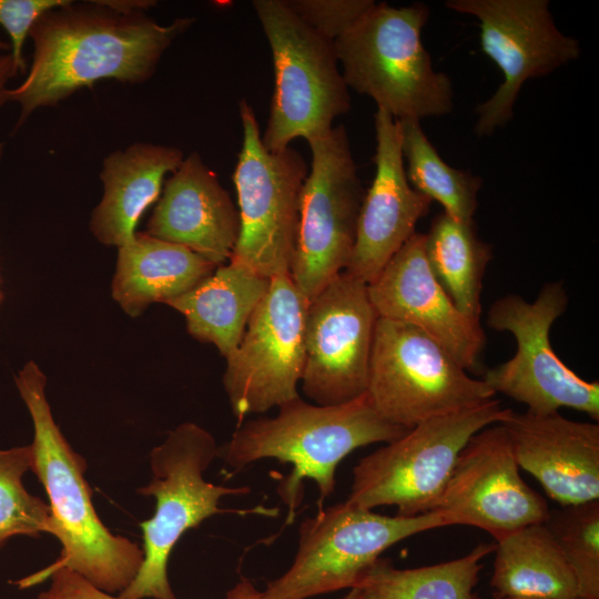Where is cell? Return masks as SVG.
I'll return each instance as SVG.
<instances>
[{
	"label": "cell",
	"instance_id": "obj_8",
	"mask_svg": "<svg viewBox=\"0 0 599 599\" xmlns=\"http://www.w3.org/2000/svg\"><path fill=\"white\" fill-rule=\"evenodd\" d=\"M366 395L386 422L410 429L422 422L477 406L495 397L418 328L378 317Z\"/></svg>",
	"mask_w": 599,
	"mask_h": 599
},
{
	"label": "cell",
	"instance_id": "obj_24",
	"mask_svg": "<svg viewBox=\"0 0 599 599\" xmlns=\"http://www.w3.org/2000/svg\"><path fill=\"white\" fill-rule=\"evenodd\" d=\"M494 551L495 598L579 599L575 573L545 522L496 539Z\"/></svg>",
	"mask_w": 599,
	"mask_h": 599
},
{
	"label": "cell",
	"instance_id": "obj_4",
	"mask_svg": "<svg viewBox=\"0 0 599 599\" xmlns=\"http://www.w3.org/2000/svg\"><path fill=\"white\" fill-rule=\"evenodd\" d=\"M429 9L376 3L333 41L347 88L370 97L395 120H417L451 112L450 79L435 71L422 42Z\"/></svg>",
	"mask_w": 599,
	"mask_h": 599
},
{
	"label": "cell",
	"instance_id": "obj_27",
	"mask_svg": "<svg viewBox=\"0 0 599 599\" xmlns=\"http://www.w3.org/2000/svg\"><path fill=\"white\" fill-rule=\"evenodd\" d=\"M400 149L409 184L456 220L473 222L483 180L469 171L448 165L417 120H397Z\"/></svg>",
	"mask_w": 599,
	"mask_h": 599
},
{
	"label": "cell",
	"instance_id": "obj_37",
	"mask_svg": "<svg viewBox=\"0 0 599 599\" xmlns=\"http://www.w3.org/2000/svg\"><path fill=\"white\" fill-rule=\"evenodd\" d=\"M3 149H4L3 143L0 141V161L3 156Z\"/></svg>",
	"mask_w": 599,
	"mask_h": 599
},
{
	"label": "cell",
	"instance_id": "obj_10",
	"mask_svg": "<svg viewBox=\"0 0 599 599\" xmlns=\"http://www.w3.org/2000/svg\"><path fill=\"white\" fill-rule=\"evenodd\" d=\"M243 142L233 173L240 233L230 261L265 277L288 274L295 250L307 164L291 146L270 152L255 113L238 103Z\"/></svg>",
	"mask_w": 599,
	"mask_h": 599
},
{
	"label": "cell",
	"instance_id": "obj_7",
	"mask_svg": "<svg viewBox=\"0 0 599 599\" xmlns=\"http://www.w3.org/2000/svg\"><path fill=\"white\" fill-rule=\"evenodd\" d=\"M510 410L491 398L419 423L358 461L347 500L367 509L395 506L404 517L433 512L470 437Z\"/></svg>",
	"mask_w": 599,
	"mask_h": 599
},
{
	"label": "cell",
	"instance_id": "obj_3",
	"mask_svg": "<svg viewBox=\"0 0 599 599\" xmlns=\"http://www.w3.org/2000/svg\"><path fill=\"white\" fill-rule=\"evenodd\" d=\"M408 429L383 419L366 393L351 402L322 406L300 396L278 406L274 417L244 420L219 447L217 457L234 471L264 459L291 464L292 473L277 487L292 522L304 497V479L318 487V509L335 490L338 464L356 448L389 443Z\"/></svg>",
	"mask_w": 599,
	"mask_h": 599
},
{
	"label": "cell",
	"instance_id": "obj_14",
	"mask_svg": "<svg viewBox=\"0 0 599 599\" xmlns=\"http://www.w3.org/2000/svg\"><path fill=\"white\" fill-rule=\"evenodd\" d=\"M445 6L477 18L480 45L501 70L497 91L476 108L475 132L489 136L514 116L522 84L577 60L579 42L556 27L548 0H448Z\"/></svg>",
	"mask_w": 599,
	"mask_h": 599
},
{
	"label": "cell",
	"instance_id": "obj_36",
	"mask_svg": "<svg viewBox=\"0 0 599 599\" xmlns=\"http://www.w3.org/2000/svg\"><path fill=\"white\" fill-rule=\"evenodd\" d=\"M500 599H538V598H528V597H505Z\"/></svg>",
	"mask_w": 599,
	"mask_h": 599
},
{
	"label": "cell",
	"instance_id": "obj_34",
	"mask_svg": "<svg viewBox=\"0 0 599 599\" xmlns=\"http://www.w3.org/2000/svg\"><path fill=\"white\" fill-rule=\"evenodd\" d=\"M342 599H369V598L362 589L352 588L351 591Z\"/></svg>",
	"mask_w": 599,
	"mask_h": 599
},
{
	"label": "cell",
	"instance_id": "obj_12",
	"mask_svg": "<svg viewBox=\"0 0 599 599\" xmlns=\"http://www.w3.org/2000/svg\"><path fill=\"white\" fill-rule=\"evenodd\" d=\"M307 143L312 163L302 189L288 274L309 302L346 270L365 191L344 125L333 126Z\"/></svg>",
	"mask_w": 599,
	"mask_h": 599
},
{
	"label": "cell",
	"instance_id": "obj_16",
	"mask_svg": "<svg viewBox=\"0 0 599 599\" xmlns=\"http://www.w3.org/2000/svg\"><path fill=\"white\" fill-rule=\"evenodd\" d=\"M549 510L546 499L521 478L501 424L485 427L470 437L434 509L450 525L480 528L495 540L545 522Z\"/></svg>",
	"mask_w": 599,
	"mask_h": 599
},
{
	"label": "cell",
	"instance_id": "obj_13",
	"mask_svg": "<svg viewBox=\"0 0 599 599\" xmlns=\"http://www.w3.org/2000/svg\"><path fill=\"white\" fill-rule=\"evenodd\" d=\"M307 305L290 274L271 277L238 346L225 358L223 385L237 425L300 396Z\"/></svg>",
	"mask_w": 599,
	"mask_h": 599
},
{
	"label": "cell",
	"instance_id": "obj_17",
	"mask_svg": "<svg viewBox=\"0 0 599 599\" xmlns=\"http://www.w3.org/2000/svg\"><path fill=\"white\" fill-rule=\"evenodd\" d=\"M425 234L414 233L367 285L378 317L409 324L440 344L466 370H476L486 344L480 323L461 313L428 264Z\"/></svg>",
	"mask_w": 599,
	"mask_h": 599
},
{
	"label": "cell",
	"instance_id": "obj_39",
	"mask_svg": "<svg viewBox=\"0 0 599 599\" xmlns=\"http://www.w3.org/2000/svg\"><path fill=\"white\" fill-rule=\"evenodd\" d=\"M0 548H1V546H0Z\"/></svg>",
	"mask_w": 599,
	"mask_h": 599
},
{
	"label": "cell",
	"instance_id": "obj_11",
	"mask_svg": "<svg viewBox=\"0 0 599 599\" xmlns=\"http://www.w3.org/2000/svg\"><path fill=\"white\" fill-rule=\"evenodd\" d=\"M568 296L561 282H548L529 303L509 294L489 308L487 325L510 333L515 355L485 372L483 380L496 394H504L537 415L572 408L599 419V382L578 376L556 355L550 329L566 311Z\"/></svg>",
	"mask_w": 599,
	"mask_h": 599
},
{
	"label": "cell",
	"instance_id": "obj_26",
	"mask_svg": "<svg viewBox=\"0 0 599 599\" xmlns=\"http://www.w3.org/2000/svg\"><path fill=\"white\" fill-rule=\"evenodd\" d=\"M495 544H480L464 557L410 569H397L379 558L354 588L369 599H480L475 591L483 559Z\"/></svg>",
	"mask_w": 599,
	"mask_h": 599
},
{
	"label": "cell",
	"instance_id": "obj_9",
	"mask_svg": "<svg viewBox=\"0 0 599 599\" xmlns=\"http://www.w3.org/2000/svg\"><path fill=\"white\" fill-rule=\"evenodd\" d=\"M450 526L438 512L415 517L384 516L348 500L318 509L298 529L294 561L268 582L265 599H307L354 588L362 576L396 542Z\"/></svg>",
	"mask_w": 599,
	"mask_h": 599
},
{
	"label": "cell",
	"instance_id": "obj_6",
	"mask_svg": "<svg viewBox=\"0 0 599 599\" xmlns=\"http://www.w3.org/2000/svg\"><path fill=\"white\" fill-rule=\"evenodd\" d=\"M268 41L275 88L262 142L270 152L290 148L333 128L351 109L348 88L333 41L303 22L285 0L252 2Z\"/></svg>",
	"mask_w": 599,
	"mask_h": 599
},
{
	"label": "cell",
	"instance_id": "obj_32",
	"mask_svg": "<svg viewBox=\"0 0 599 599\" xmlns=\"http://www.w3.org/2000/svg\"><path fill=\"white\" fill-rule=\"evenodd\" d=\"M37 577L40 582L51 579L49 589L42 591L38 599H121L119 596L97 589L81 576L64 567L40 570ZM226 599L265 598L263 591L256 589L248 580H242L227 592Z\"/></svg>",
	"mask_w": 599,
	"mask_h": 599
},
{
	"label": "cell",
	"instance_id": "obj_30",
	"mask_svg": "<svg viewBox=\"0 0 599 599\" xmlns=\"http://www.w3.org/2000/svg\"><path fill=\"white\" fill-rule=\"evenodd\" d=\"M309 28L334 41L373 6V0H285Z\"/></svg>",
	"mask_w": 599,
	"mask_h": 599
},
{
	"label": "cell",
	"instance_id": "obj_23",
	"mask_svg": "<svg viewBox=\"0 0 599 599\" xmlns=\"http://www.w3.org/2000/svg\"><path fill=\"white\" fill-rule=\"evenodd\" d=\"M271 278L229 261L186 293L165 304L180 312L191 336L229 357L268 290Z\"/></svg>",
	"mask_w": 599,
	"mask_h": 599
},
{
	"label": "cell",
	"instance_id": "obj_19",
	"mask_svg": "<svg viewBox=\"0 0 599 599\" xmlns=\"http://www.w3.org/2000/svg\"><path fill=\"white\" fill-rule=\"evenodd\" d=\"M501 424L519 468L561 506L599 500V425L510 410Z\"/></svg>",
	"mask_w": 599,
	"mask_h": 599
},
{
	"label": "cell",
	"instance_id": "obj_25",
	"mask_svg": "<svg viewBox=\"0 0 599 599\" xmlns=\"http://www.w3.org/2000/svg\"><path fill=\"white\" fill-rule=\"evenodd\" d=\"M424 247L433 274L456 307L480 323L483 278L493 250L478 237L474 222L443 211L425 234Z\"/></svg>",
	"mask_w": 599,
	"mask_h": 599
},
{
	"label": "cell",
	"instance_id": "obj_15",
	"mask_svg": "<svg viewBox=\"0 0 599 599\" xmlns=\"http://www.w3.org/2000/svg\"><path fill=\"white\" fill-rule=\"evenodd\" d=\"M377 318L367 284L345 271L308 302L301 379L306 397L331 406L366 393Z\"/></svg>",
	"mask_w": 599,
	"mask_h": 599
},
{
	"label": "cell",
	"instance_id": "obj_5",
	"mask_svg": "<svg viewBox=\"0 0 599 599\" xmlns=\"http://www.w3.org/2000/svg\"><path fill=\"white\" fill-rule=\"evenodd\" d=\"M211 433L194 423H183L150 453L152 479L136 490L155 499L153 516L143 520V562L119 597L121 599H175L167 577L170 555L180 538L205 519L225 512L275 516L277 508L222 509L225 496L245 495L248 487H225L204 479L217 457Z\"/></svg>",
	"mask_w": 599,
	"mask_h": 599
},
{
	"label": "cell",
	"instance_id": "obj_18",
	"mask_svg": "<svg viewBox=\"0 0 599 599\" xmlns=\"http://www.w3.org/2000/svg\"><path fill=\"white\" fill-rule=\"evenodd\" d=\"M374 122L376 172L361 205L355 244L345 270L367 285L416 233L417 222L432 204L408 182L397 120L377 109Z\"/></svg>",
	"mask_w": 599,
	"mask_h": 599
},
{
	"label": "cell",
	"instance_id": "obj_1",
	"mask_svg": "<svg viewBox=\"0 0 599 599\" xmlns=\"http://www.w3.org/2000/svg\"><path fill=\"white\" fill-rule=\"evenodd\" d=\"M153 6L148 0H69L43 13L29 34V72L7 93L8 102L20 108L14 131L37 109L57 105L99 80H149L172 42L194 23V18L158 23L146 14Z\"/></svg>",
	"mask_w": 599,
	"mask_h": 599
},
{
	"label": "cell",
	"instance_id": "obj_40",
	"mask_svg": "<svg viewBox=\"0 0 599 599\" xmlns=\"http://www.w3.org/2000/svg\"><path fill=\"white\" fill-rule=\"evenodd\" d=\"M579 599H581V598H579Z\"/></svg>",
	"mask_w": 599,
	"mask_h": 599
},
{
	"label": "cell",
	"instance_id": "obj_28",
	"mask_svg": "<svg viewBox=\"0 0 599 599\" xmlns=\"http://www.w3.org/2000/svg\"><path fill=\"white\" fill-rule=\"evenodd\" d=\"M545 525L575 573L579 598L599 599V500L549 510Z\"/></svg>",
	"mask_w": 599,
	"mask_h": 599
},
{
	"label": "cell",
	"instance_id": "obj_38",
	"mask_svg": "<svg viewBox=\"0 0 599 599\" xmlns=\"http://www.w3.org/2000/svg\"><path fill=\"white\" fill-rule=\"evenodd\" d=\"M2 297H3V295H2V292H1V285H0V303L2 301Z\"/></svg>",
	"mask_w": 599,
	"mask_h": 599
},
{
	"label": "cell",
	"instance_id": "obj_21",
	"mask_svg": "<svg viewBox=\"0 0 599 599\" xmlns=\"http://www.w3.org/2000/svg\"><path fill=\"white\" fill-rule=\"evenodd\" d=\"M183 159L179 148L152 143H134L104 158L103 196L90 220L97 240L116 247L131 242L143 212L162 192L165 175Z\"/></svg>",
	"mask_w": 599,
	"mask_h": 599
},
{
	"label": "cell",
	"instance_id": "obj_22",
	"mask_svg": "<svg viewBox=\"0 0 599 599\" xmlns=\"http://www.w3.org/2000/svg\"><path fill=\"white\" fill-rule=\"evenodd\" d=\"M112 297L130 316H139L152 303H166L210 276L215 264L192 250L135 233L118 247Z\"/></svg>",
	"mask_w": 599,
	"mask_h": 599
},
{
	"label": "cell",
	"instance_id": "obj_20",
	"mask_svg": "<svg viewBox=\"0 0 599 599\" xmlns=\"http://www.w3.org/2000/svg\"><path fill=\"white\" fill-rule=\"evenodd\" d=\"M145 233L185 246L220 266L230 261L235 247L238 210L217 175L192 152L165 181Z\"/></svg>",
	"mask_w": 599,
	"mask_h": 599
},
{
	"label": "cell",
	"instance_id": "obj_29",
	"mask_svg": "<svg viewBox=\"0 0 599 599\" xmlns=\"http://www.w3.org/2000/svg\"><path fill=\"white\" fill-rule=\"evenodd\" d=\"M30 445L0 449V546L13 536L48 532L50 506L30 494L23 476L31 470Z\"/></svg>",
	"mask_w": 599,
	"mask_h": 599
},
{
	"label": "cell",
	"instance_id": "obj_31",
	"mask_svg": "<svg viewBox=\"0 0 599 599\" xmlns=\"http://www.w3.org/2000/svg\"><path fill=\"white\" fill-rule=\"evenodd\" d=\"M69 0H0V26L7 31L17 75L26 74L24 43L37 20Z\"/></svg>",
	"mask_w": 599,
	"mask_h": 599
},
{
	"label": "cell",
	"instance_id": "obj_33",
	"mask_svg": "<svg viewBox=\"0 0 599 599\" xmlns=\"http://www.w3.org/2000/svg\"><path fill=\"white\" fill-rule=\"evenodd\" d=\"M13 77H17V73L10 52L0 53V108L8 102L7 93L9 88L7 83Z\"/></svg>",
	"mask_w": 599,
	"mask_h": 599
},
{
	"label": "cell",
	"instance_id": "obj_35",
	"mask_svg": "<svg viewBox=\"0 0 599 599\" xmlns=\"http://www.w3.org/2000/svg\"><path fill=\"white\" fill-rule=\"evenodd\" d=\"M10 52V43L0 37V53Z\"/></svg>",
	"mask_w": 599,
	"mask_h": 599
},
{
	"label": "cell",
	"instance_id": "obj_2",
	"mask_svg": "<svg viewBox=\"0 0 599 599\" xmlns=\"http://www.w3.org/2000/svg\"><path fill=\"white\" fill-rule=\"evenodd\" d=\"M34 429L31 470L49 497L48 534L61 544L60 557L43 570L68 568L97 589L119 596L138 575L143 550L112 534L99 518L84 477L85 459L57 425L45 396L47 377L29 361L14 376Z\"/></svg>",
	"mask_w": 599,
	"mask_h": 599
}]
</instances>
